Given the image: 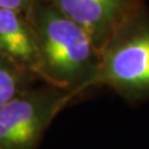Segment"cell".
<instances>
[{"label":"cell","mask_w":149,"mask_h":149,"mask_svg":"<svg viewBox=\"0 0 149 149\" xmlns=\"http://www.w3.org/2000/svg\"><path fill=\"white\" fill-rule=\"evenodd\" d=\"M26 16L36 36L41 81L73 96L94 87L100 53L88 34L50 0H34Z\"/></svg>","instance_id":"cell-1"},{"label":"cell","mask_w":149,"mask_h":149,"mask_svg":"<svg viewBox=\"0 0 149 149\" xmlns=\"http://www.w3.org/2000/svg\"><path fill=\"white\" fill-rule=\"evenodd\" d=\"M94 86H106L129 102L149 96V20L141 11L100 51Z\"/></svg>","instance_id":"cell-2"},{"label":"cell","mask_w":149,"mask_h":149,"mask_svg":"<svg viewBox=\"0 0 149 149\" xmlns=\"http://www.w3.org/2000/svg\"><path fill=\"white\" fill-rule=\"evenodd\" d=\"M74 96L36 84L0 107V149H37L54 117Z\"/></svg>","instance_id":"cell-3"},{"label":"cell","mask_w":149,"mask_h":149,"mask_svg":"<svg viewBox=\"0 0 149 149\" xmlns=\"http://www.w3.org/2000/svg\"><path fill=\"white\" fill-rule=\"evenodd\" d=\"M88 34L98 53L119 28L140 12L138 0H50Z\"/></svg>","instance_id":"cell-4"},{"label":"cell","mask_w":149,"mask_h":149,"mask_svg":"<svg viewBox=\"0 0 149 149\" xmlns=\"http://www.w3.org/2000/svg\"><path fill=\"white\" fill-rule=\"evenodd\" d=\"M0 55L40 79L36 36L24 13L0 8Z\"/></svg>","instance_id":"cell-5"},{"label":"cell","mask_w":149,"mask_h":149,"mask_svg":"<svg viewBox=\"0 0 149 149\" xmlns=\"http://www.w3.org/2000/svg\"><path fill=\"white\" fill-rule=\"evenodd\" d=\"M42 81L0 55V107Z\"/></svg>","instance_id":"cell-6"},{"label":"cell","mask_w":149,"mask_h":149,"mask_svg":"<svg viewBox=\"0 0 149 149\" xmlns=\"http://www.w3.org/2000/svg\"><path fill=\"white\" fill-rule=\"evenodd\" d=\"M34 0H0V8L10 9L21 13H27Z\"/></svg>","instance_id":"cell-7"}]
</instances>
